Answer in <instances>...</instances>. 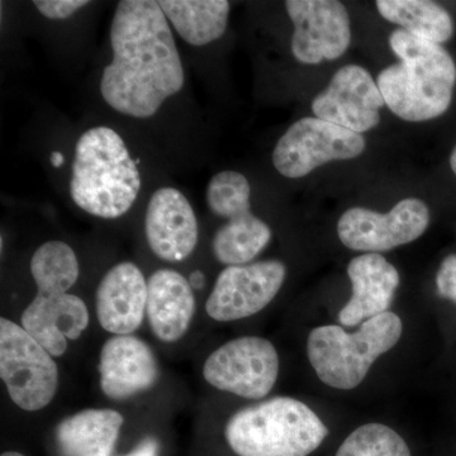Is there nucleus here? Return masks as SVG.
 Masks as SVG:
<instances>
[{
	"label": "nucleus",
	"instance_id": "obj_12",
	"mask_svg": "<svg viewBox=\"0 0 456 456\" xmlns=\"http://www.w3.org/2000/svg\"><path fill=\"white\" fill-rule=\"evenodd\" d=\"M285 275L287 268L279 260L227 266L207 299V314L218 322L254 316L277 297Z\"/></svg>",
	"mask_w": 456,
	"mask_h": 456
},
{
	"label": "nucleus",
	"instance_id": "obj_2",
	"mask_svg": "<svg viewBox=\"0 0 456 456\" xmlns=\"http://www.w3.org/2000/svg\"><path fill=\"white\" fill-rule=\"evenodd\" d=\"M389 46L401 61L378 77L386 106L408 122L428 121L445 113L456 83V66L448 51L402 28L391 33Z\"/></svg>",
	"mask_w": 456,
	"mask_h": 456
},
{
	"label": "nucleus",
	"instance_id": "obj_1",
	"mask_svg": "<svg viewBox=\"0 0 456 456\" xmlns=\"http://www.w3.org/2000/svg\"><path fill=\"white\" fill-rule=\"evenodd\" d=\"M110 45L113 60L104 68L101 93L117 112L150 118L184 86V68L159 2H119Z\"/></svg>",
	"mask_w": 456,
	"mask_h": 456
},
{
	"label": "nucleus",
	"instance_id": "obj_27",
	"mask_svg": "<svg viewBox=\"0 0 456 456\" xmlns=\"http://www.w3.org/2000/svg\"><path fill=\"white\" fill-rule=\"evenodd\" d=\"M189 283H191L193 290H200L203 289L204 285H206V277L200 270H196V272L191 273L188 278Z\"/></svg>",
	"mask_w": 456,
	"mask_h": 456
},
{
	"label": "nucleus",
	"instance_id": "obj_14",
	"mask_svg": "<svg viewBox=\"0 0 456 456\" xmlns=\"http://www.w3.org/2000/svg\"><path fill=\"white\" fill-rule=\"evenodd\" d=\"M386 102L371 75L359 65H346L312 102L317 118L364 134L380 122Z\"/></svg>",
	"mask_w": 456,
	"mask_h": 456
},
{
	"label": "nucleus",
	"instance_id": "obj_17",
	"mask_svg": "<svg viewBox=\"0 0 456 456\" xmlns=\"http://www.w3.org/2000/svg\"><path fill=\"white\" fill-rule=\"evenodd\" d=\"M147 281L139 266L123 261L108 270L95 292V311L110 334L132 335L146 314Z\"/></svg>",
	"mask_w": 456,
	"mask_h": 456
},
{
	"label": "nucleus",
	"instance_id": "obj_10",
	"mask_svg": "<svg viewBox=\"0 0 456 456\" xmlns=\"http://www.w3.org/2000/svg\"><path fill=\"white\" fill-rule=\"evenodd\" d=\"M278 375L279 356L274 345L256 336L226 342L213 351L203 367L207 383L246 399L266 397Z\"/></svg>",
	"mask_w": 456,
	"mask_h": 456
},
{
	"label": "nucleus",
	"instance_id": "obj_6",
	"mask_svg": "<svg viewBox=\"0 0 456 456\" xmlns=\"http://www.w3.org/2000/svg\"><path fill=\"white\" fill-rule=\"evenodd\" d=\"M402 332L403 323L393 312L365 321L355 334L340 326L317 327L308 336V359L321 382L350 391L365 379L375 360L397 345Z\"/></svg>",
	"mask_w": 456,
	"mask_h": 456
},
{
	"label": "nucleus",
	"instance_id": "obj_16",
	"mask_svg": "<svg viewBox=\"0 0 456 456\" xmlns=\"http://www.w3.org/2000/svg\"><path fill=\"white\" fill-rule=\"evenodd\" d=\"M98 370L102 392L113 401L150 391L160 375L154 351L134 335L108 338L99 355Z\"/></svg>",
	"mask_w": 456,
	"mask_h": 456
},
{
	"label": "nucleus",
	"instance_id": "obj_9",
	"mask_svg": "<svg viewBox=\"0 0 456 456\" xmlns=\"http://www.w3.org/2000/svg\"><path fill=\"white\" fill-rule=\"evenodd\" d=\"M364 150L362 134L317 117H305L279 139L273 164L285 178L298 179L330 161L358 158Z\"/></svg>",
	"mask_w": 456,
	"mask_h": 456
},
{
	"label": "nucleus",
	"instance_id": "obj_30",
	"mask_svg": "<svg viewBox=\"0 0 456 456\" xmlns=\"http://www.w3.org/2000/svg\"><path fill=\"white\" fill-rule=\"evenodd\" d=\"M2 456H25V455H22V454H20V452H3Z\"/></svg>",
	"mask_w": 456,
	"mask_h": 456
},
{
	"label": "nucleus",
	"instance_id": "obj_28",
	"mask_svg": "<svg viewBox=\"0 0 456 456\" xmlns=\"http://www.w3.org/2000/svg\"><path fill=\"white\" fill-rule=\"evenodd\" d=\"M51 164L55 167H60L64 164V156H62L61 152L53 151L51 154Z\"/></svg>",
	"mask_w": 456,
	"mask_h": 456
},
{
	"label": "nucleus",
	"instance_id": "obj_29",
	"mask_svg": "<svg viewBox=\"0 0 456 456\" xmlns=\"http://www.w3.org/2000/svg\"><path fill=\"white\" fill-rule=\"evenodd\" d=\"M450 167H452V171L456 175V146L454 151H452V156H450Z\"/></svg>",
	"mask_w": 456,
	"mask_h": 456
},
{
	"label": "nucleus",
	"instance_id": "obj_5",
	"mask_svg": "<svg viewBox=\"0 0 456 456\" xmlns=\"http://www.w3.org/2000/svg\"><path fill=\"white\" fill-rule=\"evenodd\" d=\"M329 430L307 404L274 397L237 411L224 436L239 456H308L320 448Z\"/></svg>",
	"mask_w": 456,
	"mask_h": 456
},
{
	"label": "nucleus",
	"instance_id": "obj_26",
	"mask_svg": "<svg viewBox=\"0 0 456 456\" xmlns=\"http://www.w3.org/2000/svg\"><path fill=\"white\" fill-rule=\"evenodd\" d=\"M122 456H159V441L155 437H145L131 452Z\"/></svg>",
	"mask_w": 456,
	"mask_h": 456
},
{
	"label": "nucleus",
	"instance_id": "obj_21",
	"mask_svg": "<svg viewBox=\"0 0 456 456\" xmlns=\"http://www.w3.org/2000/svg\"><path fill=\"white\" fill-rule=\"evenodd\" d=\"M167 20L191 46H204L226 32L230 3L226 0H161Z\"/></svg>",
	"mask_w": 456,
	"mask_h": 456
},
{
	"label": "nucleus",
	"instance_id": "obj_24",
	"mask_svg": "<svg viewBox=\"0 0 456 456\" xmlns=\"http://www.w3.org/2000/svg\"><path fill=\"white\" fill-rule=\"evenodd\" d=\"M42 16L49 20H61L70 18L79 9L89 4L86 0H36L33 2Z\"/></svg>",
	"mask_w": 456,
	"mask_h": 456
},
{
	"label": "nucleus",
	"instance_id": "obj_19",
	"mask_svg": "<svg viewBox=\"0 0 456 456\" xmlns=\"http://www.w3.org/2000/svg\"><path fill=\"white\" fill-rule=\"evenodd\" d=\"M196 314L193 288L176 270H156L147 281L146 314L156 338L173 344L184 338Z\"/></svg>",
	"mask_w": 456,
	"mask_h": 456
},
{
	"label": "nucleus",
	"instance_id": "obj_20",
	"mask_svg": "<svg viewBox=\"0 0 456 456\" xmlns=\"http://www.w3.org/2000/svg\"><path fill=\"white\" fill-rule=\"evenodd\" d=\"M125 419L108 408H88L66 417L55 431L61 456H112Z\"/></svg>",
	"mask_w": 456,
	"mask_h": 456
},
{
	"label": "nucleus",
	"instance_id": "obj_7",
	"mask_svg": "<svg viewBox=\"0 0 456 456\" xmlns=\"http://www.w3.org/2000/svg\"><path fill=\"white\" fill-rule=\"evenodd\" d=\"M251 187L237 171L216 174L207 187V204L217 217L227 220L216 231L212 248L227 266L250 264L269 245L272 230L251 212Z\"/></svg>",
	"mask_w": 456,
	"mask_h": 456
},
{
	"label": "nucleus",
	"instance_id": "obj_8",
	"mask_svg": "<svg viewBox=\"0 0 456 456\" xmlns=\"http://www.w3.org/2000/svg\"><path fill=\"white\" fill-rule=\"evenodd\" d=\"M0 378L12 402L27 412L49 406L59 388L53 356L8 318L0 320Z\"/></svg>",
	"mask_w": 456,
	"mask_h": 456
},
{
	"label": "nucleus",
	"instance_id": "obj_23",
	"mask_svg": "<svg viewBox=\"0 0 456 456\" xmlns=\"http://www.w3.org/2000/svg\"><path fill=\"white\" fill-rule=\"evenodd\" d=\"M336 456H411V452L397 432L373 422L351 432Z\"/></svg>",
	"mask_w": 456,
	"mask_h": 456
},
{
	"label": "nucleus",
	"instance_id": "obj_22",
	"mask_svg": "<svg viewBox=\"0 0 456 456\" xmlns=\"http://www.w3.org/2000/svg\"><path fill=\"white\" fill-rule=\"evenodd\" d=\"M378 12L384 20L422 40L443 44L452 36L454 23L441 5L426 0H379Z\"/></svg>",
	"mask_w": 456,
	"mask_h": 456
},
{
	"label": "nucleus",
	"instance_id": "obj_15",
	"mask_svg": "<svg viewBox=\"0 0 456 456\" xmlns=\"http://www.w3.org/2000/svg\"><path fill=\"white\" fill-rule=\"evenodd\" d=\"M147 244L159 259L180 263L193 254L200 239L196 213L175 188H160L150 198L145 216Z\"/></svg>",
	"mask_w": 456,
	"mask_h": 456
},
{
	"label": "nucleus",
	"instance_id": "obj_3",
	"mask_svg": "<svg viewBox=\"0 0 456 456\" xmlns=\"http://www.w3.org/2000/svg\"><path fill=\"white\" fill-rule=\"evenodd\" d=\"M79 261L62 241L45 242L33 254L31 273L37 294L23 311L22 327L53 358L68 350L89 326V311L80 297L68 293L79 278Z\"/></svg>",
	"mask_w": 456,
	"mask_h": 456
},
{
	"label": "nucleus",
	"instance_id": "obj_25",
	"mask_svg": "<svg viewBox=\"0 0 456 456\" xmlns=\"http://www.w3.org/2000/svg\"><path fill=\"white\" fill-rule=\"evenodd\" d=\"M437 293L456 303V254L449 255L441 263L436 274Z\"/></svg>",
	"mask_w": 456,
	"mask_h": 456
},
{
	"label": "nucleus",
	"instance_id": "obj_18",
	"mask_svg": "<svg viewBox=\"0 0 456 456\" xmlns=\"http://www.w3.org/2000/svg\"><path fill=\"white\" fill-rule=\"evenodd\" d=\"M353 296L338 314L341 325L353 327L386 314L399 287L398 270L379 254L354 257L347 266Z\"/></svg>",
	"mask_w": 456,
	"mask_h": 456
},
{
	"label": "nucleus",
	"instance_id": "obj_11",
	"mask_svg": "<svg viewBox=\"0 0 456 456\" xmlns=\"http://www.w3.org/2000/svg\"><path fill=\"white\" fill-rule=\"evenodd\" d=\"M430 224V211L417 198H406L388 213L362 207L347 209L338 224L342 244L351 250L378 254L410 244L424 235Z\"/></svg>",
	"mask_w": 456,
	"mask_h": 456
},
{
	"label": "nucleus",
	"instance_id": "obj_4",
	"mask_svg": "<svg viewBox=\"0 0 456 456\" xmlns=\"http://www.w3.org/2000/svg\"><path fill=\"white\" fill-rule=\"evenodd\" d=\"M140 171L122 137L106 126L84 132L75 146L70 196L84 212L114 220L130 211Z\"/></svg>",
	"mask_w": 456,
	"mask_h": 456
},
{
	"label": "nucleus",
	"instance_id": "obj_13",
	"mask_svg": "<svg viewBox=\"0 0 456 456\" xmlns=\"http://www.w3.org/2000/svg\"><path fill=\"white\" fill-rule=\"evenodd\" d=\"M294 25L292 53L303 64L331 61L344 55L351 42L350 17L335 0H288Z\"/></svg>",
	"mask_w": 456,
	"mask_h": 456
}]
</instances>
